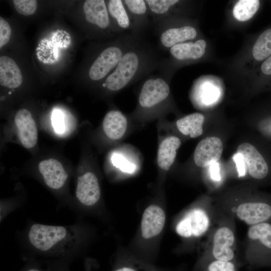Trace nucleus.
<instances>
[{
  "mask_svg": "<svg viewBox=\"0 0 271 271\" xmlns=\"http://www.w3.org/2000/svg\"><path fill=\"white\" fill-rule=\"evenodd\" d=\"M225 215L210 233L203 264L211 260L236 261L233 218Z\"/></svg>",
  "mask_w": 271,
  "mask_h": 271,
  "instance_id": "obj_1",
  "label": "nucleus"
},
{
  "mask_svg": "<svg viewBox=\"0 0 271 271\" xmlns=\"http://www.w3.org/2000/svg\"><path fill=\"white\" fill-rule=\"evenodd\" d=\"M245 259L253 267L271 266V223L249 226Z\"/></svg>",
  "mask_w": 271,
  "mask_h": 271,
  "instance_id": "obj_2",
  "label": "nucleus"
},
{
  "mask_svg": "<svg viewBox=\"0 0 271 271\" xmlns=\"http://www.w3.org/2000/svg\"><path fill=\"white\" fill-rule=\"evenodd\" d=\"M214 208L208 205L189 210L177 223V234L184 238L200 237L210 232L214 220Z\"/></svg>",
  "mask_w": 271,
  "mask_h": 271,
  "instance_id": "obj_3",
  "label": "nucleus"
},
{
  "mask_svg": "<svg viewBox=\"0 0 271 271\" xmlns=\"http://www.w3.org/2000/svg\"><path fill=\"white\" fill-rule=\"evenodd\" d=\"M223 210L249 226L271 222V198H259L237 203Z\"/></svg>",
  "mask_w": 271,
  "mask_h": 271,
  "instance_id": "obj_4",
  "label": "nucleus"
},
{
  "mask_svg": "<svg viewBox=\"0 0 271 271\" xmlns=\"http://www.w3.org/2000/svg\"><path fill=\"white\" fill-rule=\"evenodd\" d=\"M141 64V56L138 51H125L114 71L107 77L105 86L111 91L121 90L135 77Z\"/></svg>",
  "mask_w": 271,
  "mask_h": 271,
  "instance_id": "obj_5",
  "label": "nucleus"
},
{
  "mask_svg": "<svg viewBox=\"0 0 271 271\" xmlns=\"http://www.w3.org/2000/svg\"><path fill=\"white\" fill-rule=\"evenodd\" d=\"M69 235L68 230L63 226L34 224L30 228L28 237L33 246L45 252L66 241Z\"/></svg>",
  "mask_w": 271,
  "mask_h": 271,
  "instance_id": "obj_6",
  "label": "nucleus"
},
{
  "mask_svg": "<svg viewBox=\"0 0 271 271\" xmlns=\"http://www.w3.org/2000/svg\"><path fill=\"white\" fill-rule=\"evenodd\" d=\"M125 51L116 46H110L104 49L91 65L89 76L94 81L106 77L116 67Z\"/></svg>",
  "mask_w": 271,
  "mask_h": 271,
  "instance_id": "obj_7",
  "label": "nucleus"
},
{
  "mask_svg": "<svg viewBox=\"0 0 271 271\" xmlns=\"http://www.w3.org/2000/svg\"><path fill=\"white\" fill-rule=\"evenodd\" d=\"M170 87L162 78H151L143 84L139 96L140 105L145 108L154 106L167 98Z\"/></svg>",
  "mask_w": 271,
  "mask_h": 271,
  "instance_id": "obj_8",
  "label": "nucleus"
},
{
  "mask_svg": "<svg viewBox=\"0 0 271 271\" xmlns=\"http://www.w3.org/2000/svg\"><path fill=\"white\" fill-rule=\"evenodd\" d=\"M223 149L222 142L216 137H209L201 140L197 145L194 153L195 164L206 167L220 158Z\"/></svg>",
  "mask_w": 271,
  "mask_h": 271,
  "instance_id": "obj_9",
  "label": "nucleus"
},
{
  "mask_svg": "<svg viewBox=\"0 0 271 271\" xmlns=\"http://www.w3.org/2000/svg\"><path fill=\"white\" fill-rule=\"evenodd\" d=\"M236 153L240 154L246 163L250 176L255 179L261 180L268 174V166L261 154L252 145L248 143L240 144Z\"/></svg>",
  "mask_w": 271,
  "mask_h": 271,
  "instance_id": "obj_10",
  "label": "nucleus"
},
{
  "mask_svg": "<svg viewBox=\"0 0 271 271\" xmlns=\"http://www.w3.org/2000/svg\"><path fill=\"white\" fill-rule=\"evenodd\" d=\"M15 122L22 145L27 149L34 147L38 141V131L31 112L24 108L19 110L15 116Z\"/></svg>",
  "mask_w": 271,
  "mask_h": 271,
  "instance_id": "obj_11",
  "label": "nucleus"
},
{
  "mask_svg": "<svg viewBox=\"0 0 271 271\" xmlns=\"http://www.w3.org/2000/svg\"><path fill=\"white\" fill-rule=\"evenodd\" d=\"M76 195L78 200L84 205L92 206L98 201L100 189L94 174L87 172L78 178Z\"/></svg>",
  "mask_w": 271,
  "mask_h": 271,
  "instance_id": "obj_12",
  "label": "nucleus"
},
{
  "mask_svg": "<svg viewBox=\"0 0 271 271\" xmlns=\"http://www.w3.org/2000/svg\"><path fill=\"white\" fill-rule=\"evenodd\" d=\"M166 220L163 210L156 205H151L145 210L142 219V236L146 239L154 237L162 231Z\"/></svg>",
  "mask_w": 271,
  "mask_h": 271,
  "instance_id": "obj_13",
  "label": "nucleus"
},
{
  "mask_svg": "<svg viewBox=\"0 0 271 271\" xmlns=\"http://www.w3.org/2000/svg\"><path fill=\"white\" fill-rule=\"evenodd\" d=\"M39 170L46 185L51 188L58 189L65 183L68 174L61 163L54 159L45 160L39 164Z\"/></svg>",
  "mask_w": 271,
  "mask_h": 271,
  "instance_id": "obj_14",
  "label": "nucleus"
},
{
  "mask_svg": "<svg viewBox=\"0 0 271 271\" xmlns=\"http://www.w3.org/2000/svg\"><path fill=\"white\" fill-rule=\"evenodd\" d=\"M86 20L101 29H105L109 25V19L105 1L87 0L83 5Z\"/></svg>",
  "mask_w": 271,
  "mask_h": 271,
  "instance_id": "obj_15",
  "label": "nucleus"
},
{
  "mask_svg": "<svg viewBox=\"0 0 271 271\" xmlns=\"http://www.w3.org/2000/svg\"><path fill=\"white\" fill-rule=\"evenodd\" d=\"M23 81L21 70L12 58L6 56L0 57V84L9 88L20 86Z\"/></svg>",
  "mask_w": 271,
  "mask_h": 271,
  "instance_id": "obj_16",
  "label": "nucleus"
},
{
  "mask_svg": "<svg viewBox=\"0 0 271 271\" xmlns=\"http://www.w3.org/2000/svg\"><path fill=\"white\" fill-rule=\"evenodd\" d=\"M126 128V118L120 111L111 110L105 115L103 120V128L109 139H120L125 133Z\"/></svg>",
  "mask_w": 271,
  "mask_h": 271,
  "instance_id": "obj_17",
  "label": "nucleus"
},
{
  "mask_svg": "<svg viewBox=\"0 0 271 271\" xmlns=\"http://www.w3.org/2000/svg\"><path fill=\"white\" fill-rule=\"evenodd\" d=\"M206 43L203 39L195 42H189L178 44L170 48L171 55L179 60L197 59L205 53Z\"/></svg>",
  "mask_w": 271,
  "mask_h": 271,
  "instance_id": "obj_18",
  "label": "nucleus"
},
{
  "mask_svg": "<svg viewBox=\"0 0 271 271\" xmlns=\"http://www.w3.org/2000/svg\"><path fill=\"white\" fill-rule=\"evenodd\" d=\"M181 144L180 140L175 136L169 137L162 141L157 156L158 164L161 169L165 171L169 170L175 161L177 150Z\"/></svg>",
  "mask_w": 271,
  "mask_h": 271,
  "instance_id": "obj_19",
  "label": "nucleus"
},
{
  "mask_svg": "<svg viewBox=\"0 0 271 271\" xmlns=\"http://www.w3.org/2000/svg\"><path fill=\"white\" fill-rule=\"evenodd\" d=\"M196 35V29L191 26L172 28L163 32L160 42L164 47L171 48L178 44L194 39Z\"/></svg>",
  "mask_w": 271,
  "mask_h": 271,
  "instance_id": "obj_20",
  "label": "nucleus"
},
{
  "mask_svg": "<svg viewBox=\"0 0 271 271\" xmlns=\"http://www.w3.org/2000/svg\"><path fill=\"white\" fill-rule=\"evenodd\" d=\"M204 119L202 114L195 112L179 119L176 122V125L183 134L195 138L203 133L202 125Z\"/></svg>",
  "mask_w": 271,
  "mask_h": 271,
  "instance_id": "obj_21",
  "label": "nucleus"
},
{
  "mask_svg": "<svg viewBox=\"0 0 271 271\" xmlns=\"http://www.w3.org/2000/svg\"><path fill=\"white\" fill-rule=\"evenodd\" d=\"M51 120L55 131L59 134L69 133L74 126V118L71 114L61 109L57 108L53 110Z\"/></svg>",
  "mask_w": 271,
  "mask_h": 271,
  "instance_id": "obj_22",
  "label": "nucleus"
},
{
  "mask_svg": "<svg viewBox=\"0 0 271 271\" xmlns=\"http://www.w3.org/2000/svg\"><path fill=\"white\" fill-rule=\"evenodd\" d=\"M259 6L258 0H240L233 8V16L238 21H246L254 15Z\"/></svg>",
  "mask_w": 271,
  "mask_h": 271,
  "instance_id": "obj_23",
  "label": "nucleus"
},
{
  "mask_svg": "<svg viewBox=\"0 0 271 271\" xmlns=\"http://www.w3.org/2000/svg\"><path fill=\"white\" fill-rule=\"evenodd\" d=\"M252 55L258 61L271 55V29L264 31L259 36L253 46Z\"/></svg>",
  "mask_w": 271,
  "mask_h": 271,
  "instance_id": "obj_24",
  "label": "nucleus"
},
{
  "mask_svg": "<svg viewBox=\"0 0 271 271\" xmlns=\"http://www.w3.org/2000/svg\"><path fill=\"white\" fill-rule=\"evenodd\" d=\"M108 11L121 28L126 29L130 27V20L122 1H109Z\"/></svg>",
  "mask_w": 271,
  "mask_h": 271,
  "instance_id": "obj_25",
  "label": "nucleus"
},
{
  "mask_svg": "<svg viewBox=\"0 0 271 271\" xmlns=\"http://www.w3.org/2000/svg\"><path fill=\"white\" fill-rule=\"evenodd\" d=\"M204 271H237L236 261L211 260L203 264Z\"/></svg>",
  "mask_w": 271,
  "mask_h": 271,
  "instance_id": "obj_26",
  "label": "nucleus"
},
{
  "mask_svg": "<svg viewBox=\"0 0 271 271\" xmlns=\"http://www.w3.org/2000/svg\"><path fill=\"white\" fill-rule=\"evenodd\" d=\"M151 12L157 15L167 13L170 9L178 3V0H147L145 1Z\"/></svg>",
  "mask_w": 271,
  "mask_h": 271,
  "instance_id": "obj_27",
  "label": "nucleus"
},
{
  "mask_svg": "<svg viewBox=\"0 0 271 271\" xmlns=\"http://www.w3.org/2000/svg\"><path fill=\"white\" fill-rule=\"evenodd\" d=\"M13 3L17 11L24 16L33 15L37 8V2L35 0H14Z\"/></svg>",
  "mask_w": 271,
  "mask_h": 271,
  "instance_id": "obj_28",
  "label": "nucleus"
},
{
  "mask_svg": "<svg viewBox=\"0 0 271 271\" xmlns=\"http://www.w3.org/2000/svg\"><path fill=\"white\" fill-rule=\"evenodd\" d=\"M125 8L131 13L137 16L144 15L147 11V4L143 0H125L122 1Z\"/></svg>",
  "mask_w": 271,
  "mask_h": 271,
  "instance_id": "obj_29",
  "label": "nucleus"
},
{
  "mask_svg": "<svg viewBox=\"0 0 271 271\" xmlns=\"http://www.w3.org/2000/svg\"><path fill=\"white\" fill-rule=\"evenodd\" d=\"M111 161L114 166L123 172L132 173L136 170V166L120 154H113L111 157Z\"/></svg>",
  "mask_w": 271,
  "mask_h": 271,
  "instance_id": "obj_30",
  "label": "nucleus"
},
{
  "mask_svg": "<svg viewBox=\"0 0 271 271\" xmlns=\"http://www.w3.org/2000/svg\"><path fill=\"white\" fill-rule=\"evenodd\" d=\"M11 35V28L8 22L0 18V48L6 45L9 41Z\"/></svg>",
  "mask_w": 271,
  "mask_h": 271,
  "instance_id": "obj_31",
  "label": "nucleus"
},
{
  "mask_svg": "<svg viewBox=\"0 0 271 271\" xmlns=\"http://www.w3.org/2000/svg\"><path fill=\"white\" fill-rule=\"evenodd\" d=\"M233 160L235 162L238 173V177H243L245 175V168L244 160L240 154L236 153L233 156Z\"/></svg>",
  "mask_w": 271,
  "mask_h": 271,
  "instance_id": "obj_32",
  "label": "nucleus"
},
{
  "mask_svg": "<svg viewBox=\"0 0 271 271\" xmlns=\"http://www.w3.org/2000/svg\"><path fill=\"white\" fill-rule=\"evenodd\" d=\"M209 166L211 178L215 181H220L221 177L219 174V167L218 163L217 162H212Z\"/></svg>",
  "mask_w": 271,
  "mask_h": 271,
  "instance_id": "obj_33",
  "label": "nucleus"
},
{
  "mask_svg": "<svg viewBox=\"0 0 271 271\" xmlns=\"http://www.w3.org/2000/svg\"><path fill=\"white\" fill-rule=\"evenodd\" d=\"M261 69L264 74L271 75V55L262 64Z\"/></svg>",
  "mask_w": 271,
  "mask_h": 271,
  "instance_id": "obj_34",
  "label": "nucleus"
},
{
  "mask_svg": "<svg viewBox=\"0 0 271 271\" xmlns=\"http://www.w3.org/2000/svg\"><path fill=\"white\" fill-rule=\"evenodd\" d=\"M114 271H136L135 269L130 266H122L117 268Z\"/></svg>",
  "mask_w": 271,
  "mask_h": 271,
  "instance_id": "obj_35",
  "label": "nucleus"
},
{
  "mask_svg": "<svg viewBox=\"0 0 271 271\" xmlns=\"http://www.w3.org/2000/svg\"><path fill=\"white\" fill-rule=\"evenodd\" d=\"M27 271H41L38 269H36V268H32V269H30Z\"/></svg>",
  "mask_w": 271,
  "mask_h": 271,
  "instance_id": "obj_36",
  "label": "nucleus"
}]
</instances>
